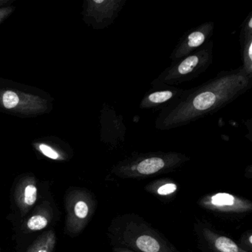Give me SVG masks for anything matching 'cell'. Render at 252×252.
<instances>
[{"instance_id":"cell-1","label":"cell","mask_w":252,"mask_h":252,"mask_svg":"<svg viewBox=\"0 0 252 252\" xmlns=\"http://www.w3.org/2000/svg\"><path fill=\"white\" fill-rule=\"evenodd\" d=\"M252 78L243 67L222 70L215 77L184 90L175 101L160 110L155 121L158 130L187 126L218 113L252 88Z\"/></svg>"},{"instance_id":"cell-2","label":"cell","mask_w":252,"mask_h":252,"mask_svg":"<svg viewBox=\"0 0 252 252\" xmlns=\"http://www.w3.org/2000/svg\"><path fill=\"white\" fill-rule=\"evenodd\" d=\"M213 42L210 40L194 52L172 61L170 65L151 82V86L175 87L198 77L213 63Z\"/></svg>"},{"instance_id":"cell-3","label":"cell","mask_w":252,"mask_h":252,"mask_svg":"<svg viewBox=\"0 0 252 252\" xmlns=\"http://www.w3.org/2000/svg\"><path fill=\"white\" fill-rule=\"evenodd\" d=\"M50 101L41 95L19 89L0 88V110L20 117H35L47 113Z\"/></svg>"},{"instance_id":"cell-4","label":"cell","mask_w":252,"mask_h":252,"mask_svg":"<svg viewBox=\"0 0 252 252\" xmlns=\"http://www.w3.org/2000/svg\"><path fill=\"white\" fill-rule=\"evenodd\" d=\"M126 0H87L84 2L83 20L95 30H104L118 18Z\"/></svg>"},{"instance_id":"cell-5","label":"cell","mask_w":252,"mask_h":252,"mask_svg":"<svg viewBox=\"0 0 252 252\" xmlns=\"http://www.w3.org/2000/svg\"><path fill=\"white\" fill-rule=\"evenodd\" d=\"M214 29L213 22H206L187 31L175 45L169 59L175 61L197 51L210 41Z\"/></svg>"},{"instance_id":"cell-6","label":"cell","mask_w":252,"mask_h":252,"mask_svg":"<svg viewBox=\"0 0 252 252\" xmlns=\"http://www.w3.org/2000/svg\"><path fill=\"white\" fill-rule=\"evenodd\" d=\"M184 89L174 86L152 87L141 99V110H161L178 98Z\"/></svg>"},{"instance_id":"cell-7","label":"cell","mask_w":252,"mask_h":252,"mask_svg":"<svg viewBox=\"0 0 252 252\" xmlns=\"http://www.w3.org/2000/svg\"><path fill=\"white\" fill-rule=\"evenodd\" d=\"M101 139L105 141H125L126 129L123 117L107 104L101 110Z\"/></svg>"},{"instance_id":"cell-8","label":"cell","mask_w":252,"mask_h":252,"mask_svg":"<svg viewBox=\"0 0 252 252\" xmlns=\"http://www.w3.org/2000/svg\"><path fill=\"white\" fill-rule=\"evenodd\" d=\"M183 156L176 153L150 154L138 156V160L133 162L131 169L141 175H153L164 169L166 163L182 160Z\"/></svg>"},{"instance_id":"cell-9","label":"cell","mask_w":252,"mask_h":252,"mask_svg":"<svg viewBox=\"0 0 252 252\" xmlns=\"http://www.w3.org/2000/svg\"><path fill=\"white\" fill-rule=\"evenodd\" d=\"M241 47V58L243 61V70L245 73L252 78V37L243 41L240 43Z\"/></svg>"},{"instance_id":"cell-10","label":"cell","mask_w":252,"mask_h":252,"mask_svg":"<svg viewBox=\"0 0 252 252\" xmlns=\"http://www.w3.org/2000/svg\"><path fill=\"white\" fill-rule=\"evenodd\" d=\"M136 245L144 252H158L160 250L158 242L148 235H143L138 237L136 240Z\"/></svg>"},{"instance_id":"cell-11","label":"cell","mask_w":252,"mask_h":252,"mask_svg":"<svg viewBox=\"0 0 252 252\" xmlns=\"http://www.w3.org/2000/svg\"><path fill=\"white\" fill-rule=\"evenodd\" d=\"M215 246L221 252H239L238 246L228 237H218L215 241Z\"/></svg>"},{"instance_id":"cell-12","label":"cell","mask_w":252,"mask_h":252,"mask_svg":"<svg viewBox=\"0 0 252 252\" xmlns=\"http://www.w3.org/2000/svg\"><path fill=\"white\" fill-rule=\"evenodd\" d=\"M240 30V43H242L249 37H252V12L249 13V15L245 19L242 23Z\"/></svg>"},{"instance_id":"cell-13","label":"cell","mask_w":252,"mask_h":252,"mask_svg":"<svg viewBox=\"0 0 252 252\" xmlns=\"http://www.w3.org/2000/svg\"><path fill=\"white\" fill-rule=\"evenodd\" d=\"M212 203L217 206H231L234 204V197L227 193H218L212 197Z\"/></svg>"},{"instance_id":"cell-14","label":"cell","mask_w":252,"mask_h":252,"mask_svg":"<svg viewBox=\"0 0 252 252\" xmlns=\"http://www.w3.org/2000/svg\"><path fill=\"white\" fill-rule=\"evenodd\" d=\"M48 225V220L41 215H35L29 219L28 227L32 231H39L43 229Z\"/></svg>"},{"instance_id":"cell-15","label":"cell","mask_w":252,"mask_h":252,"mask_svg":"<svg viewBox=\"0 0 252 252\" xmlns=\"http://www.w3.org/2000/svg\"><path fill=\"white\" fill-rule=\"evenodd\" d=\"M36 145H37V149L39 152L44 156L48 157V158L53 159V160H58V159L61 158L60 153L55 149L53 148L51 146L45 144V143H39Z\"/></svg>"},{"instance_id":"cell-16","label":"cell","mask_w":252,"mask_h":252,"mask_svg":"<svg viewBox=\"0 0 252 252\" xmlns=\"http://www.w3.org/2000/svg\"><path fill=\"white\" fill-rule=\"evenodd\" d=\"M37 198V189L33 185H29L25 189L24 201L29 206L34 204Z\"/></svg>"},{"instance_id":"cell-17","label":"cell","mask_w":252,"mask_h":252,"mask_svg":"<svg viewBox=\"0 0 252 252\" xmlns=\"http://www.w3.org/2000/svg\"><path fill=\"white\" fill-rule=\"evenodd\" d=\"M75 214L79 218H86L88 214V206L84 201H79L74 208Z\"/></svg>"},{"instance_id":"cell-18","label":"cell","mask_w":252,"mask_h":252,"mask_svg":"<svg viewBox=\"0 0 252 252\" xmlns=\"http://www.w3.org/2000/svg\"><path fill=\"white\" fill-rule=\"evenodd\" d=\"M177 189V186L174 184H167L162 186L158 190V193L160 195H167L172 194Z\"/></svg>"},{"instance_id":"cell-19","label":"cell","mask_w":252,"mask_h":252,"mask_svg":"<svg viewBox=\"0 0 252 252\" xmlns=\"http://www.w3.org/2000/svg\"><path fill=\"white\" fill-rule=\"evenodd\" d=\"M14 10H15V8L13 6L0 8V25L2 24L14 12Z\"/></svg>"},{"instance_id":"cell-20","label":"cell","mask_w":252,"mask_h":252,"mask_svg":"<svg viewBox=\"0 0 252 252\" xmlns=\"http://www.w3.org/2000/svg\"><path fill=\"white\" fill-rule=\"evenodd\" d=\"M13 2H14V1H12V0H0V8L11 6V4Z\"/></svg>"},{"instance_id":"cell-21","label":"cell","mask_w":252,"mask_h":252,"mask_svg":"<svg viewBox=\"0 0 252 252\" xmlns=\"http://www.w3.org/2000/svg\"><path fill=\"white\" fill-rule=\"evenodd\" d=\"M249 241H250V243H252V237L251 236L250 238H249Z\"/></svg>"},{"instance_id":"cell-22","label":"cell","mask_w":252,"mask_h":252,"mask_svg":"<svg viewBox=\"0 0 252 252\" xmlns=\"http://www.w3.org/2000/svg\"><path fill=\"white\" fill-rule=\"evenodd\" d=\"M38 252H47V251L45 250H39Z\"/></svg>"},{"instance_id":"cell-23","label":"cell","mask_w":252,"mask_h":252,"mask_svg":"<svg viewBox=\"0 0 252 252\" xmlns=\"http://www.w3.org/2000/svg\"><path fill=\"white\" fill-rule=\"evenodd\" d=\"M2 82V79H0V83H1V82Z\"/></svg>"}]
</instances>
